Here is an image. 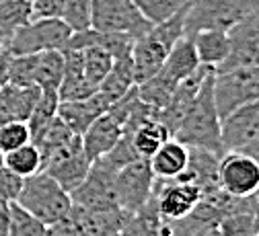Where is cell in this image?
<instances>
[{
  "label": "cell",
  "instance_id": "cell-36",
  "mask_svg": "<svg viewBox=\"0 0 259 236\" xmlns=\"http://www.w3.org/2000/svg\"><path fill=\"white\" fill-rule=\"evenodd\" d=\"M35 64L37 54L31 56H13L9 66V82L17 86H35Z\"/></svg>",
  "mask_w": 259,
  "mask_h": 236
},
{
  "label": "cell",
  "instance_id": "cell-48",
  "mask_svg": "<svg viewBox=\"0 0 259 236\" xmlns=\"http://www.w3.org/2000/svg\"><path fill=\"white\" fill-rule=\"evenodd\" d=\"M0 3H3V0H0ZM29 3H33V0H29Z\"/></svg>",
  "mask_w": 259,
  "mask_h": 236
},
{
  "label": "cell",
  "instance_id": "cell-37",
  "mask_svg": "<svg viewBox=\"0 0 259 236\" xmlns=\"http://www.w3.org/2000/svg\"><path fill=\"white\" fill-rule=\"evenodd\" d=\"M29 142H31V133L27 121H11L0 125V150H3V154L17 150Z\"/></svg>",
  "mask_w": 259,
  "mask_h": 236
},
{
  "label": "cell",
  "instance_id": "cell-8",
  "mask_svg": "<svg viewBox=\"0 0 259 236\" xmlns=\"http://www.w3.org/2000/svg\"><path fill=\"white\" fill-rule=\"evenodd\" d=\"M115 175L117 168L105 158H97L91 164V171L82 185L70 193L72 204L84 210H113L117 206L115 195ZM121 210V208H119Z\"/></svg>",
  "mask_w": 259,
  "mask_h": 236
},
{
  "label": "cell",
  "instance_id": "cell-42",
  "mask_svg": "<svg viewBox=\"0 0 259 236\" xmlns=\"http://www.w3.org/2000/svg\"><path fill=\"white\" fill-rule=\"evenodd\" d=\"M11 60H13V54L5 48L0 52V88L5 84H9V66H11Z\"/></svg>",
  "mask_w": 259,
  "mask_h": 236
},
{
  "label": "cell",
  "instance_id": "cell-7",
  "mask_svg": "<svg viewBox=\"0 0 259 236\" xmlns=\"http://www.w3.org/2000/svg\"><path fill=\"white\" fill-rule=\"evenodd\" d=\"M93 29L103 33H127L136 39L152 29L134 0H93Z\"/></svg>",
  "mask_w": 259,
  "mask_h": 236
},
{
  "label": "cell",
  "instance_id": "cell-21",
  "mask_svg": "<svg viewBox=\"0 0 259 236\" xmlns=\"http://www.w3.org/2000/svg\"><path fill=\"white\" fill-rule=\"evenodd\" d=\"M200 58H198V52H196V45H193V39L183 35L171 50V54L167 56L163 68H160L158 72L167 76L171 82H175L177 86L189 78L193 72H196L200 68Z\"/></svg>",
  "mask_w": 259,
  "mask_h": 236
},
{
  "label": "cell",
  "instance_id": "cell-18",
  "mask_svg": "<svg viewBox=\"0 0 259 236\" xmlns=\"http://www.w3.org/2000/svg\"><path fill=\"white\" fill-rule=\"evenodd\" d=\"M70 216L84 236H119L130 218V214L119 208L84 210V208H76V206L72 208Z\"/></svg>",
  "mask_w": 259,
  "mask_h": 236
},
{
  "label": "cell",
  "instance_id": "cell-9",
  "mask_svg": "<svg viewBox=\"0 0 259 236\" xmlns=\"http://www.w3.org/2000/svg\"><path fill=\"white\" fill-rule=\"evenodd\" d=\"M154 183L156 179L152 175L148 158H138L125 164L115 175L117 206L127 214L138 212L150 201L154 193Z\"/></svg>",
  "mask_w": 259,
  "mask_h": 236
},
{
  "label": "cell",
  "instance_id": "cell-25",
  "mask_svg": "<svg viewBox=\"0 0 259 236\" xmlns=\"http://www.w3.org/2000/svg\"><path fill=\"white\" fill-rule=\"evenodd\" d=\"M173 138V133L169 131V127L158 121V119H150L142 125H138L132 131V144L138 152L140 158H150L165 142H169Z\"/></svg>",
  "mask_w": 259,
  "mask_h": 236
},
{
  "label": "cell",
  "instance_id": "cell-34",
  "mask_svg": "<svg viewBox=\"0 0 259 236\" xmlns=\"http://www.w3.org/2000/svg\"><path fill=\"white\" fill-rule=\"evenodd\" d=\"M72 33L87 31L93 27V0H64L62 17Z\"/></svg>",
  "mask_w": 259,
  "mask_h": 236
},
{
  "label": "cell",
  "instance_id": "cell-13",
  "mask_svg": "<svg viewBox=\"0 0 259 236\" xmlns=\"http://www.w3.org/2000/svg\"><path fill=\"white\" fill-rule=\"evenodd\" d=\"M204 191L196 183L187 181H156L154 183V201L158 214L167 222H177L187 218L202 201Z\"/></svg>",
  "mask_w": 259,
  "mask_h": 236
},
{
  "label": "cell",
  "instance_id": "cell-45",
  "mask_svg": "<svg viewBox=\"0 0 259 236\" xmlns=\"http://www.w3.org/2000/svg\"><path fill=\"white\" fill-rule=\"evenodd\" d=\"M0 236H9V232L7 230H0Z\"/></svg>",
  "mask_w": 259,
  "mask_h": 236
},
{
  "label": "cell",
  "instance_id": "cell-22",
  "mask_svg": "<svg viewBox=\"0 0 259 236\" xmlns=\"http://www.w3.org/2000/svg\"><path fill=\"white\" fill-rule=\"evenodd\" d=\"M119 236H171V222L160 218L154 193L144 208L130 214Z\"/></svg>",
  "mask_w": 259,
  "mask_h": 236
},
{
  "label": "cell",
  "instance_id": "cell-41",
  "mask_svg": "<svg viewBox=\"0 0 259 236\" xmlns=\"http://www.w3.org/2000/svg\"><path fill=\"white\" fill-rule=\"evenodd\" d=\"M46 236H84V234L80 232V228L76 226V222L72 220V216H68L66 220L48 226Z\"/></svg>",
  "mask_w": 259,
  "mask_h": 236
},
{
  "label": "cell",
  "instance_id": "cell-6",
  "mask_svg": "<svg viewBox=\"0 0 259 236\" xmlns=\"http://www.w3.org/2000/svg\"><path fill=\"white\" fill-rule=\"evenodd\" d=\"M214 101L220 119L229 117L237 109L259 101V66L216 72Z\"/></svg>",
  "mask_w": 259,
  "mask_h": 236
},
{
  "label": "cell",
  "instance_id": "cell-26",
  "mask_svg": "<svg viewBox=\"0 0 259 236\" xmlns=\"http://www.w3.org/2000/svg\"><path fill=\"white\" fill-rule=\"evenodd\" d=\"M58 109H60V97L56 90H41L37 103L31 111L27 125H29V133H31V142H37L46 129L52 125V121L58 117Z\"/></svg>",
  "mask_w": 259,
  "mask_h": 236
},
{
  "label": "cell",
  "instance_id": "cell-32",
  "mask_svg": "<svg viewBox=\"0 0 259 236\" xmlns=\"http://www.w3.org/2000/svg\"><path fill=\"white\" fill-rule=\"evenodd\" d=\"M222 236H253L259 232V212H237L218 222Z\"/></svg>",
  "mask_w": 259,
  "mask_h": 236
},
{
  "label": "cell",
  "instance_id": "cell-47",
  "mask_svg": "<svg viewBox=\"0 0 259 236\" xmlns=\"http://www.w3.org/2000/svg\"><path fill=\"white\" fill-rule=\"evenodd\" d=\"M253 236H259V232H255V234H253Z\"/></svg>",
  "mask_w": 259,
  "mask_h": 236
},
{
  "label": "cell",
  "instance_id": "cell-27",
  "mask_svg": "<svg viewBox=\"0 0 259 236\" xmlns=\"http://www.w3.org/2000/svg\"><path fill=\"white\" fill-rule=\"evenodd\" d=\"M64 78V56L62 52H41L37 54L35 64V86L39 90H56L60 88Z\"/></svg>",
  "mask_w": 259,
  "mask_h": 236
},
{
  "label": "cell",
  "instance_id": "cell-11",
  "mask_svg": "<svg viewBox=\"0 0 259 236\" xmlns=\"http://www.w3.org/2000/svg\"><path fill=\"white\" fill-rule=\"evenodd\" d=\"M229 41L231 52L216 68V72L259 66V9H255L233 29H229Z\"/></svg>",
  "mask_w": 259,
  "mask_h": 236
},
{
  "label": "cell",
  "instance_id": "cell-5",
  "mask_svg": "<svg viewBox=\"0 0 259 236\" xmlns=\"http://www.w3.org/2000/svg\"><path fill=\"white\" fill-rule=\"evenodd\" d=\"M72 37V29L62 19H33L7 41L13 56H31L41 52H62Z\"/></svg>",
  "mask_w": 259,
  "mask_h": 236
},
{
  "label": "cell",
  "instance_id": "cell-31",
  "mask_svg": "<svg viewBox=\"0 0 259 236\" xmlns=\"http://www.w3.org/2000/svg\"><path fill=\"white\" fill-rule=\"evenodd\" d=\"M82 56H84V76H87V80L99 88V84L105 80V76L113 68V62H115L113 56L107 50L99 48V45L84 48Z\"/></svg>",
  "mask_w": 259,
  "mask_h": 236
},
{
  "label": "cell",
  "instance_id": "cell-39",
  "mask_svg": "<svg viewBox=\"0 0 259 236\" xmlns=\"http://www.w3.org/2000/svg\"><path fill=\"white\" fill-rule=\"evenodd\" d=\"M23 177L15 175L9 166L0 164V197L9 199V201H17L21 189H23Z\"/></svg>",
  "mask_w": 259,
  "mask_h": 236
},
{
  "label": "cell",
  "instance_id": "cell-1",
  "mask_svg": "<svg viewBox=\"0 0 259 236\" xmlns=\"http://www.w3.org/2000/svg\"><path fill=\"white\" fill-rule=\"evenodd\" d=\"M214 76L216 70L210 72L202 82L185 121L175 133V140H179L187 148H202L222 158V119L218 115L214 101Z\"/></svg>",
  "mask_w": 259,
  "mask_h": 236
},
{
  "label": "cell",
  "instance_id": "cell-14",
  "mask_svg": "<svg viewBox=\"0 0 259 236\" xmlns=\"http://www.w3.org/2000/svg\"><path fill=\"white\" fill-rule=\"evenodd\" d=\"M259 140V101L245 105L222 119V146L224 152L245 150Z\"/></svg>",
  "mask_w": 259,
  "mask_h": 236
},
{
  "label": "cell",
  "instance_id": "cell-10",
  "mask_svg": "<svg viewBox=\"0 0 259 236\" xmlns=\"http://www.w3.org/2000/svg\"><path fill=\"white\" fill-rule=\"evenodd\" d=\"M218 185L233 197H251L259 191V162L243 150L224 152L218 162Z\"/></svg>",
  "mask_w": 259,
  "mask_h": 236
},
{
  "label": "cell",
  "instance_id": "cell-17",
  "mask_svg": "<svg viewBox=\"0 0 259 236\" xmlns=\"http://www.w3.org/2000/svg\"><path fill=\"white\" fill-rule=\"evenodd\" d=\"M64 56V78L62 84L58 88V97L60 103H66V101H80V99H89L91 95H95L97 88L95 84H91L84 76V56L82 50H62Z\"/></svg>",
  "mask_w": 259,
  "mask_h": 236
},
{
  "label": "cell",
  "instance_id": "cell-16",
  "mask_svg": "<svg viewBox=\"0 0 259 236\" xmlns=\"http://www.w3.org/2000/svg\"><path fill=\"white\" fill-rule=\"evenodd\" d=\"M113 103L101 92L97 90L95 95H91L89 99H80V101H66V103H60L58 109V117L66 123L76 136L82 133L91 127V123L101 117Z\"/></svg>",
  "mask_w": 259,
  "mask_h": 236
},
{
  "label": "cell",
  "instance_id": "cell-2",
  "mask_svg": "<svg viewBox=\"0 0 259 236\" xmlns=\"http://www.w3.org/2000/svg\"><path fill=\"white\" fill-rule=\"evenodd\" d=\"M191 5V3H189ZM189 5L181 9L177 15L167 19L165 23L152 25L148 33L134 41L132 50V62H134V82L142 84L144 80L152 78L171 54L173 45L185 35V17L189 11Z\"/></svg>",
  "mask_w": 259,
  "mask_h": 236
},
{
  "label": "cell",
  "instance_id": "cell-30",
  "mask_svg": "<svg viewBox=\"0 0 259 236\" xmlns=\"http://www.w3.org/2000/svg\"><path fill=\"white\" fill-rule=\"evenodd\" d=\"M76 138V133L64 123L60 117H56L52 121V125L46 129L44 136L35 142V146L39 148V154H41V171H44V164L58 152L62 150L66 144H70L72 140Z\"/></svg>",
  "mask_w": 259,
  "mask_h": 236
},
{
  "label": "cell",
  "instance_id": "cell-40",
  "mask_svg": "<svg viewBox=\"0 0 259 236\" xmlns=\"http://www.w3.org/2000/svg\"><path fill=\"white\" fill-rule=\"evenodd\" d=\"M64 0H33L31 3V21L33 19H60Z\"/></svg>",
  "mask_w": 259,
  "mask_h": 236
},
{
  "label": "cell",
  "instance_id": "cell-20",
  "mask_svg": "<svg viewBox=\"0 0 259 236\" xmlns=\"http://www.w3.org/2000/svg\"><path fill=\"white\" fill-rule=\"evenodd\" d=\"M148 162L156 181H175L189 164V148L171 138L148 158Z\"/></svg>",
  "mask_w": 259,
  "mask_h": 236
},
{
  "label": "cell",
  "instance_id": "cell-23",
  "mask_svg": "<svg viewBox=\"0 0 259 236\" xmlns=\"http://www.w3.org/2000/svg\"><path fill=\"white\" fill-rule=\"evenodd\" d=\"M191 39H193V45H196L200 64H204V66H214V68H218L231 52L229 31L206 29V31H198Z\"/></svg>",
  "mask_w": 259,
  "mask_h": 236
},
{
  "label": "cell",
  "instance_id": "cell-12",
  "mask_svg": "<svg viewBox=\"0 0 259 236\" xmlns=\"http://www.w3.org/2000/svg\"><path fill=\"white\" fill-rule=\"evenodd\" d=\"M91 164H93V160L84 154L82 138L76 136L70 144H66L62 150H58L44 164V171L66 193H72L87 179V175L91 171Z\"/></svg>",
  "mask_w": 259,
  "mask_h": 236
},
{
  "label": "cell",
  "instance_id": "cell-4",
  "mask_svg": "<svg viewBox=\"0 0 259 236\" xmlns=\"http://www.w3.org/2000/svg\"><path fill=\"white\" fill-rule=\"evenodd\" d=\"M255 9H259V0H191L185 17V35L193 37L206 29L229 31Z\"/></svg>",
  "mask_w": 259,
  "mask_h": 236
},
{
  "label": "cell",
  "instance_id": "cell-29",
  "mask_svg": "<svg viewBox=\"0 0 259 236\" xmlns=\"http://www.w3.org/2000/svg\"><path fill=\"white\" fill-rule=\"evenodd\" d=\"M5 166H9L11 171L23 179L27 177H33L41 171V154H39V148L29 142L17 150H11L5 154V160H3Z\"/></svg>",
  "mask_w": 259,
  "mask_h": 236
},
{
  "label": "cell",
  "instance_id": "cell-19",
  "mask_svg": "<svg viewBox=\"0 0 259 236\" xmlns=\"http://www.w3.org/2000/svg\"><path fill=\"white\" fill-rule=\"evenodd\" d=\"M41 90L37 86L5 84L0 88V125L11 121H27Z\"/></svg>",
  "mask_w": 259,
  "mask_h": 236
},
{
  "label": "cell",
  "instance_id": "cell-3",
  "mask_svg": "<svg viewBox=\"0 0 259 236\" xmlns=\"http://www.w3.org/2000/svg\"><path fill=\"white\" fill-rule=\"evenodd\" d=\"M17 204L41 220L46 226L66 220L74 208L70 193L64 191L46 171H39L37 175L23 181Z\"/></svg>",
  "mask_w": 259,
  "mask_h": 236
},
{
  "label": "cell",
  "instance_id": "cell-43",
  "mask_svg": "<svg viewBox=\"0 0 259 236\" xmlns=\"http://www.w3.org/2000/svg\"><path fill=\"white\" fill-rule=\"evenodd\" d=\"M13 204H15V201H9V199L0 197V230H7V232H9L11 214H13Z\"/></svg>",
  "mask_w": 259,
  "mask_h": 236
},
{
  "label": "cell",
  "instance_id": "cell-44",
  "mask_svg": "<svg viewBox=\"0 0 259 236\" xmlns=\"http://www.w3.org/2000/svg\"><path fill=\"white\" fill-rule=\"evenodd\" d=\"M196 236H222V234H220V230H218V224H216V226H208V228L200 230Z\"/></svg>",
  "mask_w": 259,
  "mask_h": 236
},
{
  "label": "cell",
  "instance_id": "cell-35",
  "mask_svg": "<svg viewBox=\"0 0 259 236\" xmlns=\"http://www.w3.org/2000/svg\"><path fill=\"white\" fill-rule=\"evenodd\" d=\"M46 230L48 226L41 220H37L33 214H29L15 201L9 224V236H46Z\"/></svg>",
  "mask_w": 259,
  "mask_h": 236
},
{
  "label": "cell",
  "instance_id": "cell-33",
  "mask_svg": "<svg viewBox=\"0 0 259 236\" xmlns=\"http://www.w3.org/2000/svg\"><path fill=\"white\" fill-rule=\"evenodd\" d=\"M134 3L152 25H158L185 9L191 0H134Z\"/></svg>",
  "mask_w": 259,
  "mask_h": 236
},
{
  "label": "cell",
  "instance_id": "cell-15",
  "mask_svg": "<svg viewBox=\"0 0 259 236\" xmlns=\"http://www.w3.org/2000/svg\"><path fill=\"white\" fill-rule=\"evenodd\" d=\"M121 136H123L121 119L111 109H107L101 117H97L91 123V127L80 136L84 154L91 160L101 158V156H105V154H109L113 150V146L121 140Z\"/></svg>",
  "mask_w": 259,
  "mask_h": 236
},
{
  "label": "cell",
  "instance_id": "cell-28",
  "mask_svg": "<svg viewBox=\"0 0 259 236\" xmlns=\"http://www.w3.org/2000/svg\"><path fill=\"white\" fill-rule=\"evenodd\" d=\"M31 21L29 0H3L0 3V39L7 41Z\"/></svg>",
  "mask_w": 259,
  "mask_h": 236
},
{
  "label": "cell",
  "instance_id": "cell-24",
  "mask_svg": "<svg viewBox=\"0 0 259 236\" xmlns=\"http://www.w3.org/2000/svg\"><path fill=\"white\" fill-rule=\"evenodd\" d=\"M134 86H136V82H134V62H132V56H127V58H119V60L113 62V68L109 70L105 80L99 84V90L111 101V103H115V101H119Z\"/></svg>",
  "mask_w": 259,
  "mask_h": 236
},
{
  "label": "cell",
  "instance_id": "cell-46",
  "mask_svg": "<svg viewBox=\"0 0 259 236\" xmlns=\"http://www.w3.org/2000/svg\"><path fill=\"white\" fill-rule=\"evenodd\" d=\"M3 160H5V154H3V150H0V164H3Z\"/></svg>",
  "mask_w": 259,
  "mask_h": 236
},
{
  "label": "cell",
  "instance_id": "cell-38",
  "mask_svg": "<svg viewBox=\"0 0 259 236\" xmlns=\"http://www.w3.org/2000/svg\"><path fill=\"white\" fill-rule=\"evenodd\" d=\"M101 158H105L111 166H115V168H117V171H119V168H123L125 164L138 160L140 156H138V152H136V148H134V144H132V133L123 131L121 140L113 146V150H111L109 154L101 156Z\"/></svg>",
  "mask_w": 259,
  "mask_h": 236
}]
</instances>
